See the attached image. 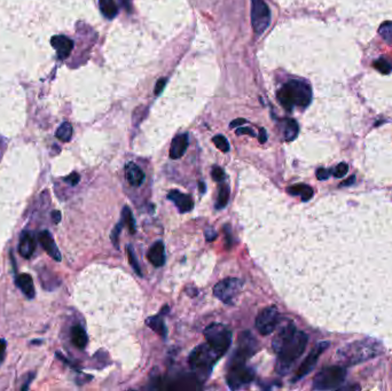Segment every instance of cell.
<instances>
[{"instance_id":"cell-1","label":"cell","mask_w":392,"mask_h":391,"mask_svg":"<svg viewBox=\"0 0 392 391\" xmlns=\"http://www.w3.org/2000/svg\"><path fill=\"white\" fill-rule=\"evenodd\" d=\"M382 352H383V347L381 343L367 339L345 344L340 350H337V358L344 365L353 366L375 358Z\"/></svg>"},{"instance_id":"cell-2","label":"cell","mask_w":392,"mask_h":391,"mask_svg":"<svg viewBox=\"0 0 392 391\" xmlns=\"http://www.w3.org/2000/svg\"><path fill=\"white\" fill-rule=\"evenodd\" d=\"M278 99L282 107L288 112L295 107L305 108L312 100V89L304 80H289L279 90Z\"/></svg>"},{"instance_id":"cell-3","label":"cell","mask_w":392,"mask_h":391,"mask_svg":"<svg viewBox=\"0 0 392 391\" xmlns=\"http://www.w3.org/2000/svg\"><path fill=\"white\" fill-rule=\"evenodd\" d=\"M307 341L308 337L304 332H296L292 341L278 354L279 357L277 366H275V371H277L278 374L284 375L288 373L295 364V361L303 355Z\"/></svg>"},{"instance_id":"cell-4","label":"cell","mask_w":392,"mask_h":391,"mask_svg":"<svg viewBox=\"0 0 392 391\" xmlns=\"http://www.w3.org/2000/svg\"><path fill=\"white\" fill-rule=\"evenodd\" d=\"M220 355L212 349L209 343L198 345L191 352L188 363L193 371L200 373H210L216 361L220 358Z\"/></svg>"},{"instance_id":"cell-5","label":"cell","mask_w":392,"mask_h":391,"mask_svg":"<svg viewBox=\"0 0 392 391\" xmlns=\"http://www.w3.org/2000/svg\"><path fill=\"white\" fill-rule=\"evenodd\" d=\"M346 376L345 368L341 366H331L323 368L320 373L316 375L313 380L314 390H333L338 389L341 384L344 383Z\"/></svg>"},{"instance_id":"cell-6","label":"cell","mask_w":392,"mask_h":391,"mask_svg":"<svg viewBox=\"0 0 392 391\" xmlns=\"http://www.w3.org/2000/svg\"><path fill=\"white\" fill-rule=\"evenodd\" d=\"M207 343L220 356L225 355L232 343V332L221 323H211L204 331Z\"/></svg>"},{"instance_id":"cell-7","label":"cell","mask_w":392,"mask_h":391,"mask_svg":"<svg viewBox=\"0 0 392 391\" xmlns=\"http://www.w3.org/2000/svg\"><path fill=\"white\" fill-rule=\"evenodd\" d=\"M255 378L254 371L246 367L245 361L232 358L230 361L229 372H227V384L233 390L241 389L249 384Z\"/></svg>"},{"instance_id":"cell-8","label":"cell","mask_w":392,"mask_h":391,"mask_svg":"<svg viewBox=\"0 0 392 391\" xmlns=\"http://www.w3.org/2000/svg\"><path fill=\"white\" fill-rule=\"evenodd\" d=\"M271 22V11L264 0H251V26L257 35H261Z\"/></svg>"},{"instance_id":"cell-9","label":"cell","mask_w":392,"mask_h":391,"mask_svg":"<svg viewBox=\"0 0 392 391\" xmlns=\"http://www.w3.org/2000/svg\"><path fill=\"white\" fill-rule=\"evenodd\" d=\"M243 287V281L236 278H226L214 287V295L221 302L232 304L233 299L239 295Z\"/></svg>"},{"instance_id":"cell-10","label":"cell","mask_w":392,"mask_h":391,"mask_svg":"<svg viewBox=\"0 0 392 391\" xmlns=\"http://www.w3.org/2000/svg\"><path fill=\"white\" fill-rule=\"evenodd\" d=\"M329 345H331L329 342H320V343H318L316 346L313 347L312 351L310 352L308 356L304 359L301 366H299L298 369L296 371V374H295L294 379L292 380L293 382H297L298 380L303 379L304 376H306L310 372L316 367V365L318 363V359L320 358V356L328 349Z\"/></svg>"},{"instance_id":"cell-11","label":"cell","mask_w":392,"mask_h":391,"mask_svg":"<svg viewBox=\"0 0 392 391\" xmlns=\"http://www.w3.org/2000/svg\"><path fill=\"white\" fill-rule=\"evenodd\" d=\"M279 322V312L277 306H269L264 308L256 319V328L261 335H270L274 332Z\"/></svg>"},{"instance_id":"cell-12","label":"cell","mask_w":392,"mask_h":391,"mask_svg":"<svg viewBox=\"0 0 392 391\" xmlns=\"http://www.w3.org/2000/svg\"><path fill=\"white\" fill-rule=\"evenodd\" d=\"M258 349L257 341L254 339L250 332H243L240 334L238 342V350L235 351L234 357L242 360H246L256 354Z\"/></svg>"},{"instance_id":"cell-13","label":"cell","mask_w":392,"mask_h":391,"mask_svg":"<svg viewBox=\"0 0 392 391\" xmlns=\"http://www.w3.org/2000/svg\"><path fill=\"white\" fill-rule=\"evenodd\" d=\"M296 327H295L294 323L292 321H287L285 325H283L281 328H280L278 334L275 335V337L272 341V347L273 350L279 354L283 347L287 345L294 335L296 334Z\"/></svg>"},{"instance_id":"cell-14","label":"cell","mask_w":392,"mask_h":391,"mask_svg":"<svg viewBox=\"0 0 392 391\" xmlns=\"http://www.w3.org/2000/svg\"><path fill=\"white\" fill-rule=\"evenodd\" d=\"M38 240H39L42 247L48 254V256H50V257L54 260H56V262H60L61 254H60L59 248H57L55 241H54V239H53V236L50 232L42 231L39 235H38Z\"/></svg>"},{"instance_id":"cell-15","label":"cell","mask_w":392,"mask_h":391,"mask_svg":"<svg viewBox=\"0 0 392 391\" xmlns=\"http://www.w3.org/2000/svg\"><path fill=\"white\" fill-rule=\"evenodd\" d=\"M168 199L172 201L173 203L177 205L178 210L180 211L181 214H185V212L191 211L193 208H194V201H193L192 196L183 194V193L179 192L177 190L169 192Z\"/></svg>"},{"instance_id":"cell-16","label":"cell","mask_w":392,"mask_h":391,"mask_svg":"<svg viewBox=\"0 0 392 391\" xmlns=\"http://www.w3.org/2000/svg\"><path fill=\"white\" fill-rule=\"evenodd\" d=\"M36 238L31 232L24 231L20 236L18 243V253L23 258H30L36 250Z\"/></svg>"},{"instance_id":"cell-17","label":"cell","mask_w":392,"mask_h":391,"mask_svg":"<svg viewBox=\"0 0 392 391\" xmlns=\"http://www.w3.org/2000/svg\"><path fill=\"white\" fill-rule=\"evenodd\" d=\"M51 44L55 48L57 56L61 60L67 59L74 48V42L66 36H54L51 39Z\"/></svg>"},{"instance_id":"cell-18","label":"cell","mask_w":392,"mask_h":391,"mask_svg":"<svg viewBox=\"0 0 392 391\" xmlns=\"http://www.w3.org/2000/svg\"><path fill=\"white\" fill-rule=\"evenodd\" d=\"M188 142H190V140H188L187 133L178 134L173 138L170 147V157L172 160H178V158L183 156V154L187 151Z\"/></svg>"},{"instance_id":"cell-19","label":"cell","mask_w":392,"mask_h":391,"mask_svg":"<svg viewBox=\"0 0 392 391\" xmlns=\"http://www.w3.org/2000/svg\"><path fill=\"white\" fill-rule=\"evenodd\" d=\"M125 177L131 186L139 187L145 180V172L135 163L129 162L125 167Z\"/></svg>"},{"instance_id":"cell-20","label":"cell","mask_w":392,"mask_h":391,"mask_svg":"<svg viewBox=\"0 0 392 391\" xmlns=\"http://www.w3.org/2000/svg\"><path fill=\"white\" fill-rule=\"evenodd\" d=\"M148 259L151 260L154 266H163L164 263H166V250H164L162 241H157L152 245L148 252Z\"/></svg>"},{"instance_id":"cell-21","label":"cell","mask_w":392,"mask_h":391,"mask_svg":"<svg viewBox=\"0 0 392 391\" xmlns=\"http://www.w3.org/2000/svg\"><path fill=\"white\" fill-rule=\"evenodd\" d=\"M16 284L28 298L32 299L36 296L35 284H33V280L30 274H20L16 278Z\"/></svg>"},{"instance_id":"cell-22","label":"cell","mask_w":392,"mask_h":391,"mask_svg":"<svg viewBox=\"0 0 392 391\" xmlns=\"http://www.w3.org/2000/svg\"><path fill=\"white\" fill-rule=\"evenodd\" d=\"M71 342L78 349H84L87 344V334L83 327L76 325L71 328Z\"/></svg>"},{"instance_id":"cell-23","label":"cell","mask_w":392,"mask_h":391,"mask_svg":"<svg viewBox=\"0 0 392 391\" xmlns=\"http://www.w3.org/2000/svg\"><path fill=\"white\" fill-rule=\"evenodd\" d=\"M146 323H147V326L151 327L152 330L156 333V334H158L159 336H162L163 339H166L167 335H168V330H167L166 322H164L161 315L148 318V319L146 320Z\"/></svg>"},{"instance_id":"cell-24","label":"cell","mask_w":392,"mask_h":391,"mask_svg":"<svg viewBox=\"0 0 392 391\" xmlns=\"http://www.w3.org/2000/svg\"><path fill=\"white\" fill-rule=\"evenodd\" d=\"M287 192L290 195L301 196L303 201H308L314 194L313 188L305 184H297V185L290 186L287 188Z\"/></svg>"},{"instance_id":"cell-25","label":"cell","mask_w":392,"mask_h":391,"mask_svg":"<svg viewBox=\"0 0 392 391\" xmlns=\"http://www.w3.org/2000/svg\"><path fill=\"white\" fill-rule=\"evenodd\" d=\"M99 7L101 13L107 18H114L117 15V5L114 0H99Z\"/></svg>"},{"instance_id":"cell-26","label":"cell","mask_w":392,"mask_h":391,"mask_svg":"<svg viewBox=\"0 0 392 391\" xmlns=\"http://www.w3.org/2000/svg\"><path fill=\"white\" fill-rule=\"evenodd\" d=\"M230 187L227 185H220L219 186V192H218V199L215 204V208L218 210L224 209V208L229 203L230 200Z\"/></svg>"},{"instance_id":"cell-27","label":"cell","mask_w":392,"mask_h":391,"mask_svg":"<svg viewBox=\"0 0 392 391\" xmlns=\"http://www.w3.org/2000/svg\"><path fill=\"white\" fill-rule=\"evenodd\" d=\"M298 134V124L294 119H285L284 125V139L287 141H293Z\"/></svg>"},{"instance_id":"cell-28","label":"cell","mask_w":392,"mask_h":391,"mask_svg":"<svg viewBox=\"0 0 392 391\" xmlns=\"http://www.w3.org/2000/svg\"><path fill=\"white\" fill-rule=\"evenodd\" d=\"M72 132L74 131H72L71 124L68 123V122H65L64 124L60 125L59 129H57L56 138L61 140V141L68 142V141H70V139L72 137Z\"/></svg>"},{"instance_id":"cell-29","label":"cell","mask_w":392,"mask_h":391,"mask_svg":"<svg viewBox=\"0 0 392 391\" xmlns=\"http://www.w3.org/2000/svg\"><path fill=\"white\" fill-rule=\"evenodd\" d=\"M122 220L124 224L128 226L131 234H134L137 232V228H135V220L133 218L132 211L130 210L129 207H124L122 211Z\"/></svg>"},{"instance_id":"cell-30","label":"cell","mask_w":392,"mask_h":391,"mask_svg":"<svg viewBox=\"0 0 392 391\" xmlns=\"http://www.w3.org/2000/svg\"><path fill=\"white\" fill-rule=\"evenodd\" d=\"M379 33L388 44H392V21H385L380 26Z\"/></svg>"},{"instance_id":"cell-31","label":"cell","mask_w":392,"mask_h":391,"mask_svg":"<svg viewBox=\"0 0 392 391\" xmlns=\"http://www.w3.org/2000/svg\"><path fill=\"white\" fill-rule=\"evenodd\" d=\"M127 250H128V257H129L131 266H132V269L134 270V272L137 273L139 277H142L141 269H140V265H139L138 259H137V256H135V253H134V249L132 247V244H128Z\"/></svg>"},{"instance_id":"cell-32","label":"cell","mask_w":392,"mask_h":391,"mask_svg":"<svg viewBox=\"0 0 392 391\" xmlns=\"http://www.w3.org/2000/svg\"><path fill=\"white\" fill-rule=\"evenodd\" d=\"M373 67H374L377 71H380L381 74H383V75H389L390 72L392 71V67L390 66L389 62L384 59H379V60L374 61Z\"/></svg>"},{"instance_id":"cell-33","label":"cell","mask_w":392,"mask_h":391,"mask_svg":"<svg viewBox=\"0 0 392 391\" xmlns=\"http://www.w3.org/2000/svg\"><path fill=\"white\" fill-rule=\"evenodd\" d=\"M212 141H214V143L216 145V147L219 149V151L224 152V153H227L230 151L229 140H227L224 136H221V134H218V136L214 137Z\"/></svg>"},{"instance_id":"cell-34","label":"cell","mask_w":392,"mask_h":391,"mask_svg":"<svg viewBox=\"0 0 392 391\" xmlns=\"http://www.w3.org/2000/svg\"><path fill=\"white\" fill-rule=\"evenodd\" d=\"M123 225H125L124 221L120 220L119 223L116 225V228L113 230V232H111V236H110L111 242L114 243V245H115L116 248H118V238H119L120 231H122V229H123Z\"/></svg>"},{"instance_id":"cell-35","label":"cell","mask_w":392,"mask_h":391,"mask_svg":"<svg viewBox=\"0 0 392 391\" xmlns=\"http://www.w3.org/2000/svg\"><path fill=\"white\" fill-rule=\"evenodd\" d=\"M348 171V166L346 163L342 162L338 164V166L335 167V169L333 170V176L335 178H343Z\"/></svg>"},{"instance_id":"cell-36","label":"cell","mask_w":392,"mask_h":391,"mask_svg":"<svg viewBox=\"0 0 392 391\" xmlns=\"http://www.w3.org/2000/svg\"><path fill=\"white\" fill-rule=\"evenodd\" d=\"M211 177L214 178V180H216V181H222L225 178V172L220 167L215 166L214 168H212Z\"/></svg>"},{"instance_id":"cell-37","label":"cell","mask_w":392,"mask_h":391,"mask_svg":"<svg viewBox=\"0 0 392 391\" xmlns=\"http://www.w3.org/2000/svg\"><path fill=\"white\" fill-rule=\"evenodd\" d=\"M332 175L331 170H327V169H319L317 171V178L319 180H327L329 177Z\"/></svg>"},{"instance_id":"cell-38","label":"cell","mask_w":392,"mask_h":391,"mask_svg":"<svg viewBox=\"0 0 392 391\" xmlns=\"http://www.w3.org/2000/svg\"><path fill=\"white\" fill-rule=\"evenodd\" d=\"M79 179H80V177H79L78 173H77V172H72L71 175H70V176H68L65 180L68 182V184H70L71 186H75V185L78 184Z\"/></svg>"},{"instance_id":"cell-39","label":"cell","mask_w":392,"mask_h":391,"mask_svg":"<svg viewBox=\"0 0 392 391\" xmlns=\"http://www.w3.org/2000/svg\"><path fill=\"white\" fill-rule=\"evenodd\" d=\"M166 83H167V79L166 78H161L159 80H157L156 83V86H155V95H159L161 94V92L164 89V86H166Z\"/></svg>"},{"instance_id":"cell-40","label":"cell","mask_w":392,"mask_h":391,"mask_svg":"<svg viewBox=\"0 0 392 391\" xmlns=\"http://www.w3.org/2000/svg\"><path fill=\"white\" fill-rule=\"evenodd\" d=\"M236 134H238V136H241V134H249V136L251 137L256 136L254 130L250 128H239L238 130H236Z\"/></svg>"},{"instance_id":"cell-41","label":"cell","mask_w":392,"mask_h":391,"mask_svg":"<svg viewBox=\"0 0 392 391\" xmlns=\"http://www.w3.org/2000/svg\"><path fill=\"white\" fill-rule=\"evenodd\" d=\"M204 235H205V240L208 241V242H211V241H214L217 238V232L215 230L209 229V230L205 231Z\"/></svg>"},{"instance_id":"cell-42","label":"cell","mask_w":392,"mask_h":391,"mask_svg":"<svg viewBox=\"0 0 392 391\" xmlns=\"http://www.w3.org/2000/svg\"><path fill=\"white\" fill-rule=\"evenodd\" d=\"M5 352H6V341L3 339L0 340V364L3 363L5 358Z\"/></svg>"},{"instance_id":"cell-43","label":"cell","mask_w":392,"mask_h":391,"mask_svg":"<svg viewBox=\"0 0 392 391\" xmlns=\"http://www.w3.org/2000/svg\"><path fill=\"white\" fill-rule=\"evenodd\" d=\"M258 140H259V142H260V143H265V142H266V140H267V134H266L265 129H260Z\"/></svg>"},{"instance_id":"cell-44","label":"cell","mask_w":392,"mask_h":391,"mask_svg":"<svg viewBox=\"0 0 392 391\" xmlns=\"http://www.w3.org/2000/svg\"><path fill=\"white\" fill-rule=\"evenodd\" d=\"M244 123H246V120H245V119H243V118H238V119L233 120V122H232V123L230 124V128H236V127H240V125L244 124Z\"/></svg>"},{"instance_id":"cell-45","label":"cell","mask_w":392,"mask_h":391,"mask_svg":"<svg viewBox=\"0 0 392 391\" xmlns=\"http://www.w3.org/2000/svg\"><path fill=\"white\" fill-rule=\"evenodd\" d=\"M118 2L128 12L131 11V0H118Z\"/></svg>"},{"instance_id":"cell-46","label":"cell","mask_w":392,"mask_h":391,"mask_svg":"<svg viewBox=\"0 0 392 391\" xmlns=\"http://www.w3.org/2000/svg\"><path fill=\"white\" fill-rule=\"evenodd\" d=\"M353 182H355V176H352V177H350V178H348V179H347L346 181H344V182H342V184H341V186H346V185H351V184H353Z\"/></svg>"},{"instance_id":"cell-47","label":"cell","mask_w":392,"mask_h":391,"mask_svg":"<svg viewBox=\"0 0 392 391\" xmlns=\"http://www.w3.org/2000/svg\"><path fill=\"white\" fill-rule=\"evenodd\" d=\"M198 186H200V192H201V194H204V192H205V184H204V182H203V181H200V182H198Z\"/></svg>"},{"instance_id":"cell-48","label":"cell","mask_w":392,"mask_h":391,"mask_svg":"<svg viewBox=\"0 0 392 391\" xmlns=\"http://www.w3.org/2000/svg\"><path fill=\"white\" fill-rule=\"evenodd\" d=\"M53 216H55V223H59V221H60V216H61V214H60V212L59 211H54V212H53Z\"/></svg>"}]
</instances>
